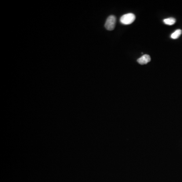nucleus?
<instances>
[{"label": "nucleus", "instance_id": "obj_1", "mask_svg": "<svg viewBox=\"0 0 182 182\" xmlns=\"http://www.w3.org/2000/svg\"><path fill=\"white\" fill-rule=\"evenodd\" d=\"M136 19L135 15L132 13H128L121 17L120 21L121 24L128 25L132 24Z\"/></svg>", "mask_w": 182, "mask_h": 182}, {"label": "nucleus", "instance_id": "obj_2", "mask_svg": "<svg viewBox=\"0 0 182 182\" xmlns=\"http://www.w3.org/2000/svg\"><path fill=\"white\" fill-rule=\"evenodd\" d=\"M116 17L114 15H110L108 17L105 24V27L108 30L114 29L116 24Z\"/></svg>", "mask_w": 182, "mask_h": 182}, {"label": "nucleus", "instance_id": "obj_3", "mask_svg": "<svg viewBox=\"0 0 182 182\" xmlns=\"http://www.w3.org/2000/svg\"><path fill=\"white\" fill-rule=\"evenodd\" d=\"M150 61V56L149 55H147V54H145V55H143L140 58H139L137 60V62L141 65H144V64H147Z\"/></svg>", "mask_w": 182, "mask_h": 182}, {"label": "nucleus", "instance_id": "obj_4", "mask_svg": "<svg viewBox=\"0 0 182 182\" xmlns=\"http://www.w3.org/2000/svg\"><path fill=\"white\" fill-rule=\"evenodd\" d=\"M182 33V31L181 29H177V30H176L175 32H174V33L171 34V37L172 39H178V37L181 36Z\"/></svg>", "mask_w": 182, "mask_h": 182}, {"label": "nucleus", "instance_id": "obj_5", "mask_svg": "<svg viewBox=\"0 0 182 182\" xmlns=\"http://www.w3.org/2000/svg\"><path fill=\"white\" fill-rule=\"evenodd\" d=\"M176 21V20L174 18H167V19L163 20V22L164 24L168 25H173L175 24Z\"/></svg>", "mask_w": 182, "mask_h": 182}]
</instances>
